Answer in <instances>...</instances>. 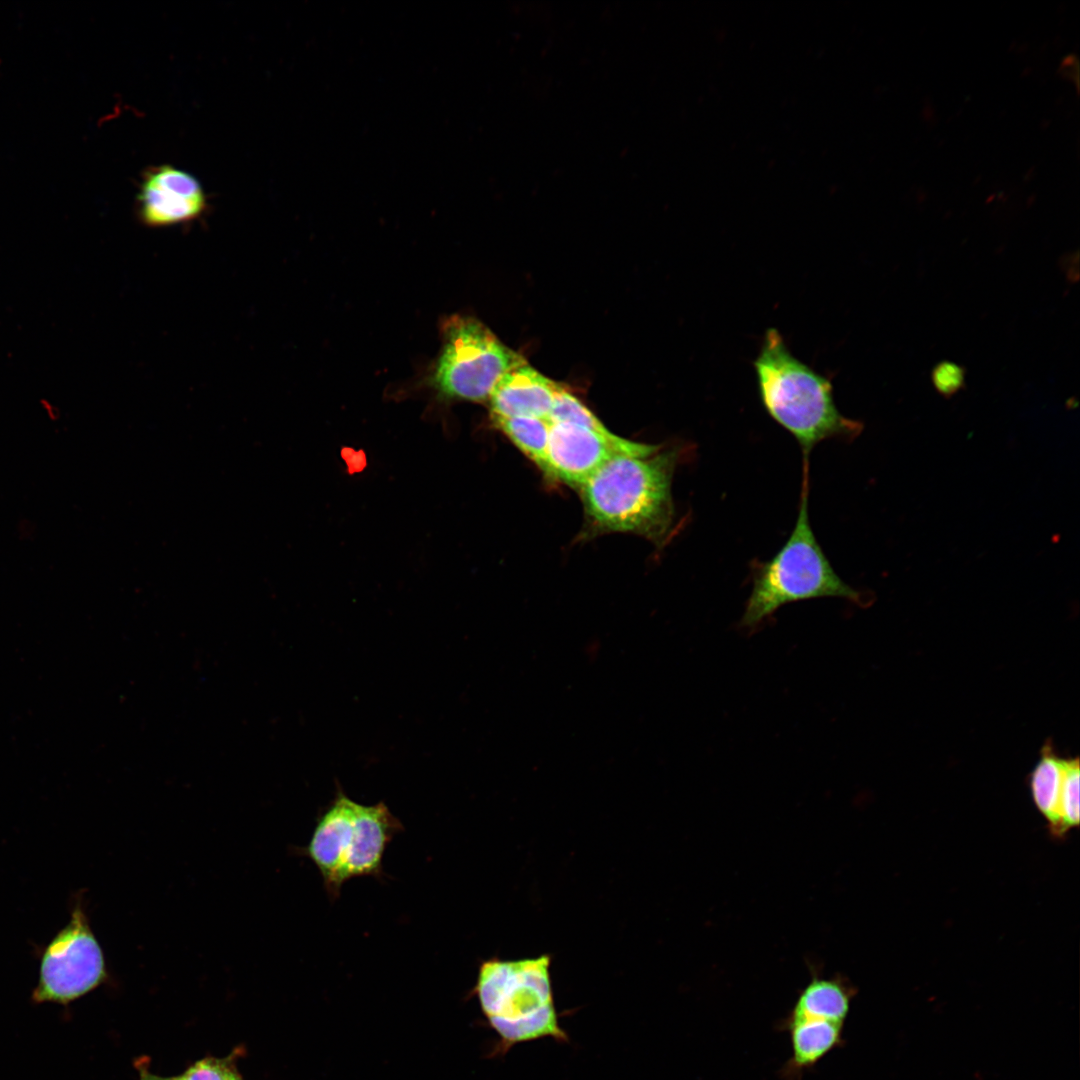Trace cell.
<instances>
[{
    "mask_svg": "<svg viewBox=\"0 0 1080 1080\" xmlns=\"http://www.w3.org/2000/svg\"><path fill=\"white\" fill-rule=\"evenodd\" d=\"M549 423L544 472L577 488L615 456L649 454L660 447L630 441L610 431L565 422Z\"/></svg>",
    "mask_w": 1080,
    "mask_h": 1080,
    "instance_id": "cell-7",
    "label": "cell"
},
{
    "mask_svg": "<svg viewBox=\"0 0 1080 1080\" xmlns=\"http://www.w3.org/2000/svg\"><path fill=\"white\" fill-rule=\"evenodd\" d=\"M810 980L782 1020L821 1019L844 1024L855 987L840 974L825 976L815 966H810Z\"/></svg>",
    "mask_w": 1080,
    "mask_h": 1080,
    "instance_id": "cell-13",
    "label": "cell"
},
{
    "mask_svg": "<svg viewBox=\"0 0 1080 1080\" xmlns=\"http://www.w3.org/2000/svg\"><path fill=\"white\" fill-rule=\"evenodd\" d=\"M966 370L952 361H941L932 370L931 379L937 392L949 398L965 386Z\"/></svg>",
    "mask_w": 1080,
    "mask_h": 1080,
    "instance_id": "cell-19",
    "label": "cell"
},
{
    "mask_svg": "<svg viewBox=\"0 0 1080 1080\" xmlns=\"http://www.w3.org/2000/svg\"><path fill=\"white\" fill-rule=\"evenodd\" d=\"M551 956L482 960L470 996L479 1003L497 1042L491 1056H504L517 1044L543 1038L567 1043L551 979Z\"/></svg>",
    "mask_w": 1080,
    "mask_h": 1080,
    "instance_id": "cell-3",
    "label": "cell"
},
{
    "mask_svg": "<svg viewBox=\"0 0 1080 1080\" xmlns=\"http://www.w3.org/2000/svg\"><path fill=\"white\" fill-rule=\"evenodd\" d=\"M844 1024L821 1020L800 1019L777 1023L778 1031L788 1033L791 1056L778 1071L782 1080H802L803 1075L831 1051L844 1043Z\"/></svg>",
    "mask_w": 1080,
    "mask_h": 1080,
    "instance_id": "cell-12",
    "label": "cell"
},
{
    "mask_svg": "<svg viewBox=\"0 0 1080 1080\" xmlns=\"http://www.w3.org/2000/svg\"><path fill=\"white\" fill-rule=\"evenodd\" d=\"M207 208L199 181L171 165L147 169L138 194L141 221L150 227L182 224L199 218Z\"/></svg>",
    "mask_w": 1080,
    "mask_h": 1080,
    "instance_id": "cell-8",
    "label": "cell"
},
{
    "mask_svg": "<svg viewBox=\"0 0 1080 1080\" xmlns=\"http://www.w3.org/2000/svg\"><path fill=\"white\" fill-rule=\"evenodd\" d=\"M180 1077L181 1080H244L236 1067L234 1055L200 1059Z\"/></svg>",
    "mask_w": 1080,
    "mask_h": 1080,
    "instance_id": "cell-18",
    "label": "cell"
},
{
    "mask_svg": "<svg viewBox=\"0 0 1080 1080\" xmlns=\"http://www.w3.org/2000/svg\"><path fill=\"white\" fill-rule=\"evenodd\" d=\"M38 959V981L31 995L35 1004L68 1006L107 980L104 953L81 894L73 899L66 925L39 948Z\"/></svg>",
    "mask_w": 1080,
    "mask_h": 1080,
    "instance_id": "cell-6",
    "label": "cell"
},
{
    "mask_svg": "<svg viewBox=\"0 0 1080 1080\" xmlns=\"http://www.w3.org/2000/svg\"><path fill=\"white\" fill-rule=\"evenodd\" d=\"M354 805L338 785L334 799L317 817L309 843L299 848L317 867L331 899L338 898L344 884V862L353 839Z\"/></svg>",
    "mask_w": 1080,
    "mask_h": 1080,
    "instance_id": "cell-9",
    "label": "cell"
},
{
    "mask_svg": "<svg viewBox=\"0 0 1080 1080\" xmlns=\"http://www.w3.org/2000/svg\"><path fill=\"white\" fill-rule=\"evenodd\" d=\"M1079 759H1066L1065 773L1059 803V835L1063 838L1079 825Z\"/></svg>",
    "mask_w": 1080,
    "mask_h": 1080,
    "instance_id": "cell-16",
    "label": "cell"
},
{
    "mask_svg": "<svg viewBox=\"0 0 1080 1080\" xmlns=\"http://www.w3.org/2000/svg\"><path fill=\"white\" fill-rule=\"evenodd\" d=\"M549 422H565L608 432L604 424L573 394L559 386L549 413Z\"/></svg>",
    "mask_w": 1080,
    "mask_h": 1080,
    "instance_id": "cell-17",
    "label": "cell"
},
{
    "mask_svg": "<svg viewBox=\"0 0 1080 1080\" xmlns=\"http://www.w3.org/2000/svg\"><path fill=\"white\" fill-rule=\"evenodd\" d=\"M809 461L803 460L798 515L780 550L754 566L753 584L741 620L754 627L781 606L820 597H840L854 603L862 594L835 572L819 544L809 519Z\"/></svg>",
    "mask_w": 1080,
    "mask_h": 1080,
    "instance_id": "cell-4",
    "label": "cell"
},
{
    "mask_svg": "<svg viewBox=\"0 0 1080 1080\" xmlns=\"http://www.w3.org/2000/svg\"><path fill=\"white\" fill-rule=\"evenodd\" d=\"M493 423L544 471L550 423L536 417L492 418Z\"/></svg>",
    "mask_w": 1080,
    "mask_h": 1080,
    "instance_id": "cell-15",
    "label": "cell"
},
{
    "mask_svg": "<svg viewBox=\"0 0 1080 1080\" xmlns=\"http://www.w3.org/2000/svg\"><path fill=\"white\" fill-rule=\"evenodd\" d=\"M525 362L480 321L453 315L442 325V346L427 385L443 401L483 402L507 371Z\"/></svg>",
    "mask_w": 1080,
    "mask_h": 1080,
    "instance_id": "cell-5",
    "label": "cell"
},
{
    "mask_svg": "<svg viewBox=\"0 0 1080 1080\" xmlns=\"http://www.w3.org/2000/svg\"><path fill=\"white\" fill-rule=\"evenodd\" d=\"M139 1074L140 1080H181L180 1076L163 1077L153 1074L144 1066V1064L139 1067Z\"/></svg>",
    "mask_w": 1080,
    "mask_h": 1080,
    "instance_id": "cell-20",
    "label": "cell"
},
{
    "mask_svg": "<svg viewBox=\"0 0 1080 1080\" xmlns=\"http://www.w3.org/2000/svg\"><path fill=\"white\" fill-rule=\"evenodd\" d=\"M679 448L622 454L600 467L581 487L585 513L597 532H630L662 545L675 509L672 479Z\"/></svg>",
    "mask_w": 1080,
    "mask_h": 1080,
    "instance_id": "cell-1",
    "label": "cell"
},
{
    "mask_svg": "<svg viewBox=\"0 0 1080 1080\" xmlns=\"http://www.w3.org/2000/svg\"><path fill=\"white\" fill-rule=\"evenodd\" d=\"M403 829L401 821L384 802L374 805L355 802L353 839L343 867V882L362 876L382 878L386 847Z\"/></svg>",
    "mask_w": 1080,
    "mask_h": 1080,
    "instance_id": "cell-10",
    "label": "cell"
},
{
    "mask_svg": "<svg viewBox=\"0 0 1080 1080\" xmlns=\"http://www.w3.org/2000/svg\"><path fill=\"white\" fill-rule=\"evenodd\" d=\"M560 384L527 362L507 371L489 397L491 418L536 417L548 419Z\"/></svg>",
    "mask_w": 1080,
    "mask_h": 1080,
    "instance_id": "cell-11",
    "label": "cell"
},
{
    "mask_svg": "<svg viewBox=\"0 0 1080 1080\" xmlns=\"http://www.w3.org/2000/svg\"><path fill=\"white\" fill-rule=\"evenodd\" d=\"M753 365L762 406L795 438L803 460L824 440L862 432V422L838 410L830 379L795 357L777 329H767Z\"/></svg>",
    "mask_w": 1080,
    "mask_h": 1080,
    "instance_id": "cell-2",
    "label": "cell"
},
{
    "mask_svg": "<svg viewBox=\"0 0 1080 1080\" xmlns=\"http://www.w3.org/2000/svg\"><path fill=\"white\" fill-rule=\"evenodd\" d=\"M1065 767L1066 759L1059 757L1050 743L1045 744L1029 777L1032 800L1046 819L1050 833L1056 838L1059 835V803Z\"/></svg>",
    "mask_w": 1080,
    "mask_h": 1080,
    "instance_id": "cell-14",
    "label": "cell"
}]
</instances>
